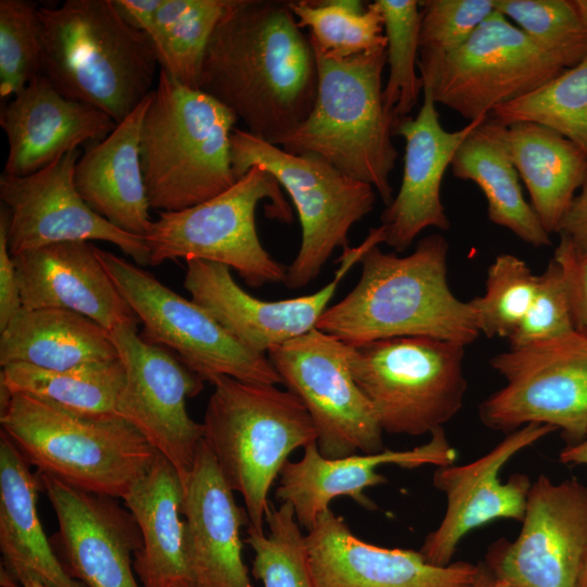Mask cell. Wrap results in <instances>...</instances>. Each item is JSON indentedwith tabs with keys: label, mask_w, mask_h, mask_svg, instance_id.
<instances>
[{
	"label": "cell",
	"mask_w": 587,
	"mask_h": 587,
	"mask_svg": "<svg viewBox=\"0 0 587 587\" xmlns=\"http://www.w3.org/2000/svg\"><path fill=\"white\" fill-rule=\"evenodd\" d=\"M212 385L203 441L230 489L241 495L248 525L262 530L274 480L296 449L316 441L315 426L288 389L228 376Z\"/></svg>",
	"instance_id": "7"
},
{
	"label": "cell",
	"mask_w": 587,
	"mask_h": 587,
	"mask_svg": "<svg viewBox=\"0 0 587 587\" xmlns=\"http://www.w3.org/2000/svg\"><path fill=\"white\" fill-rule=\"evenodd\" d=\"M575 329L564 275L555 260L538 275L532 305L508 339L510 349L563 336Z\"/></svg>",
	"instance_id": "43"
},
{
	"label": "cell",
	"mask_w": 587,
	"mask_h": 587,
	"mask_svg": "<svg viewBox=\"0 0 587 587\" xmlns=\"http://www.w3.org/2000/svg\"><path fill=\"white\" fill-rule=\"evenodd\" d=\"M384 17L388 80L384 103L395 124L416 105L423 84L416 73L421 24L420 1L375 0ZM395 126V125H394Z\"/></svg>",
	"instance_id": "38"
},
{
	"label": "cell",
	"mask_w": 587,
	"mask_h": 587,
	"mask_svg": "<svg viewBox=\"0 0 587 587\" xmlns=\"http://www.w3.org/2000/svg\"><path fill=\"white\" fill-rule=\"evenodd\" d=\"M110 332L77 312L22 308L0 335V365L63 371L118 360Z\"/></svg>",
	"instance_id": "30"
},
{
	"label": "cell",
	"mask_w": 587,
	"mask_h": 587,
	"mask_svg": "<svg viewBox=\"0 0 587 587\" xmlns=\"http://www.w3.org/2000/svg\"><path fill=\"white\" fill-rule=\"evenodd\" d=\"M199 89L273 145L311 113L317 64L288 1L235 0L213 32Z\"/></svg>",
	"instance_id": "1"
},
{
	"label": "cell",
	"mask_w": 587,
	"mask_h": 587,
	"mask_svg": "<svg viewBox=\"0 0 587 587\" xmlns=\"http://www.w3.org/2000/svg\"><path fill=\"white\" fill-rule=\"evenodd\" d=\"M417 66L437 62L462 46L495 11V0H423Z\"/></svg>",
	"instance_id": "42"
},
{
	"label": "cell",
	"mask_w": 587,
	"mask_h": 587,
	"mask_svg": "<svg viewBox=\"0 0 587 587\" xmlns=\"http://www.w3.org/2000/svg\"><path fill=\"white\" fill-rule=\"evenodd\" d=\"M266 533L247 525L243 542L253 551L252 575L263 587H316L305 535L288 502L265 512Z\"/></svg>",
	"instance_id": "37"
},
{
	"label": "cell",
	"mask_w": 587,
	"mask_h": 587,
	"mask_svg": "<svg viewBox=\"0 0 587 587\" xmlns=\"http://www.w3.org/2000/svg\"><path fill=\"white\" fill-rule=\"evenodd\" d=\"M236 180L253 166L266 170L290 196L301 226V243L286 268L284 284L299 289L312 283L337 247L348 246L350 228L373 209L375 189L314 154H294L246 129L230 136Z\"/></svg>",
	"instance_id": "9"
},
{
	"label": "cell",
	"mask_w": 587,
	"mask_h": 587,
	"mask_svg": "<svg viewBox=\"0 0 587 587\" xmlns=\"http://www.w3.org/2000/svg\"><path fill=\"white\" fill-rule=\"evenodd\" d=\"M562 268L575 329L587 333V254L577 251L564 237H560L553 254Z\"/></svg>",
	"instance_id": "44"
},
{
	"label": "cell",
	"mask_w": 587,
	"mask_h": 587,
	"mask_svg": "<svg viewBox=\"0 0 587 587\" xmlns=\"http://www.w3.org/2000/svg\"><path fill=\"white\" fill-rule=\"evenodd\" d=\"M473 587H514L496 577L484 562L478 563V573Z\"/></svg>",
	"instance_id": "49"
},
{
	"label": "cell",
	"mask_w": 587,
	"mask_h": 587,
	"mask_svg": "<svg viewBox=\"0 0 587 587\" xmlns=\"http://www.w3.org/2000/svg\"><path fill=\"white\" fill-rule=\"evenodd\" d=\"M236 115L200 89L160 70L139 142L150 209L174 212L202 203L237 180L230 161Z\"/></svg>",
	"instance_id": "5"
},
{
	"label": "cell",
	"mask_w": 587,
	"mask_h": 587,
	"mask_svg": "<svg viewBox=\"0 0 587 587\" xmlns=\"http://www.w3.org/2000/svg\"><path fill=\"white\" fill-rule=\"evenodd\" d=\"M559 224L557 234L587 254V178Z\"/></svg>",
	"instance_id": "46"
},
{
	"label": "cell",
	"mask_w": 587,
	"mask_h": 587,
	"mask_svg": "<svg viewBox=\"0 0 587 587\" xmlns=\"http://www.w3.org/2000/svg\"><path fill=\"white\" fill-rule=\"evenodd\" d=\"M555 430L551 425L530 423L508 433L470 463L436 466L433 483L445 494L447 507L439 525L419 550L423 558L434 565H448L472 530L500 519L522 522L533 483L521 473L502 482L500 471L520 451Z\"/></svg>",
	"instance_id": "19"
},
{
	"label": "cell",
	"mask_w": 587,
	"mask_h": 587,
	"mask_svg": "<svg viewBox=\"0 0 587 587\" xmlns=\"http://www.w3.org/2000/svg\"><path fill=\"white\" fill-rule=\"evenodd\" d=\"M312 47L317 64L313 109L275 146L324 159L371 185L388 205L394 199L390 174L398 152L391 139L395 120L383 98L386 47L347 58Z\"/></svg>",
	"instance_id": "4"
},
{
	"label": "cell",
	"mask_w": 587,
	"mask_h": 587,
	"mask_svg": "<svg viewBox=\"0 0 587 587\" xmlns=\"http://www.w3.org/2000/svg\"><path fill=\"white\" fill-rule=\"evenodd\" d=\"M348 350V344L314 328L266 354L309 412L319 451L328 459L385 450L374 408L349 370Z\"/></svg>",
	"instance_id": "14"
},
{
	"label": "cell",
	"mask_w": 587,
	"mask_h": 587,
	"mask_svg": "<svg viewBox=\"0 0 587 587\" xmlns=\"http://www.w3.org/2000/svg\"><path fill=\"white\" fill-rule=\"evenodd\" d=\"M489 363L505 385L479 404L486 427L511 433L530 423L547 424L569 444L587 436L586 332L510 349Z\"/></svg>",
	"instance_id": "12"
},
{
	"label": "cell",
	"mask_w": 587,
	"mask_h": 587,
	"mask_svg": "<svg viewBox=\"0 0 587 587\" xmlns=\"http://www.w3.org/2000/svg\"><path fill=\"white\" fill-rule=\"evenodd\" d=\"M116 124L105 112L61 95L40 73L1 107L9 143L3 173L38 172L83 143L102 140Z\"/></svg>",
	"instance_id": "25"
},
{
	"label": "cell",
	"mask_w": 587,
	"mask_h": 587,
	"mask_svg": "<svg viewBox=\"0 0 587 587\" xmlns=\"http://www.w3.org/2000/svg\"><path fill=\"white\" fill-rule=\"evenodd\" d=\"M125 367V383L116 412L176 469L185 482L203 439L202 424L195 422L186 400L203 389L204 382L176 355L146 341L137 323L110 330Z\"/></svg>",
	"instance_id": "15"
},
{
	"label": "cell",
	"mask_w": 587,
	"mask_h": 587,
	"mask_svg": "<svg viewBox=\"0 0 587 587\" xmlns=\"http://www.w3.org/2000/svg\"><path fill=\"white\" fill-rule=\"evenodd\" d=\"M489 115L464 127L446 130L429 89L423 88V103L416 116L399 120L394 135L405 141L400 189L380 215L385 243L397 252L405 251L426 228H450L441 201V183L464 139Z\"/></svg>",
	"instance_id": "22"
},
{
	"label": "cell",
	"mask_w": 587,
	"mask_h": 587,
	"mask_svg": "<svg viewBox=\"0 0 587 587\" xmlns=\"http://www.w3.org/2000/svg\"><path fill=\"white\" fill-rule=\"evenodd\" d=\"M559 461L563 464L587 466V436L564 447L559 453Z\"/></svg>",
	"instance_id": "48"
},
{
	"label": "cell",
	"mask_w": 587,
	"mask_h": 587,
	"mask_svg": "<svg viewBox=\"0 0 587 587\" xmlns=\"http://www.w3.org/2000/svg\"><path fill=\"white\" fill-rule=\"evenodd\" d=\"M305 541L316 587H473L478 573V563L434 565L420 551L369 544L329 508Z\"/></svg>",
	"instance_id": "21"
},
{
	"label": "cell",
	"mask_w": 587,
	"mask_h": 587,
	"mask_svg": "<svg viewBox=\"0 0 587 587\" xmlns=\"http://www.w3.org/2000/svg\"><path fill=\"white\" fill-rule=\"evenodd\" d=\"M36 2L0 1V97L5 100L42 73V43Z\"/></svg>",
	"instance_id": "41"
},
{
	"label": "cell",
	"mask_w": 587,
	"mask_h": 587,
	"mask_svg": "<svg viewBox=\"0 0 587 587\" xmlns=\"http://www.w3.org/2000/svg\"><path fill=\"white\" fill-rule=\"evenodd\" d=\"M9 211L0 213V332L23 308L15 265L8 246Z\"/></svg>",
	"instance_id": "45"
},
{
	"label": "cell",
	"mask_w": 587,
	"mask_h": 587,
	"mask_svg": "<svg viewBox=\"0 0 587 587\" xmlns=\"http://www.w3.org/2000/svg\"><path fill=\"white\" fill-rule=\"evenodd\" d=\"M288 5L299 27L310 28L311 43L333 55L347 58L387 46L376 1L294 0Z\"/></svg>",
	"instance_id": "36"
},
{
	"label": "cell",
	"mask_w": 587,
	"mask_h": 587,
	"mask_svg": "<svg viewBox=\"0 0 587 587\" xmlns=\"http://www.w3.org/2000/svg\"><path fill=\"white\" fill-rule=\"evenodd\" d=\"M457 451L450 445L442 427L430 433L429 440L409 450H383L377 453L352 454L338 459L325 458L312 441L303 448L299 461L288 460L279 474L276 497L292 505L300 526L310 530L319 515L329 508L332 500L349 497L367 510L376 504L365 490L387 483L376 472L380 465L394 464L402 469H415L430 464H453Z\"/></svg>",
	"instance_id": "23"
},
{
	"label": "cell",
	"mask_w": 587,
	"mask_h": 587,
	"mask_svg": "<svg viewBox=\"0 0 587 587\" xmlns=\"http://www.w3.org/2000/svg\"><path fill=\"white\" fill-rule=\"evenodd\" d=\"M572 1L584 27L587 29V0H572Z\"/></svg>",
	"instance_id": "50"
},
{
	"label": "cell",
	"mask_w": 587,
	"mask_h": 587,
	"mask_svg": "<svg viewBox=\"0 0 587 587\" xmlns=\"http://www.w3.org/2000/svg\"><path fill=\"white\" fill-rule=\"evenodd\" d=\"M235 0H162L148 33L161 70L191 89H199L210 38Z\"/></svg>",
	"instance_id": "34"
},
{
	"label": "cell",
	"mask_w": 587,
	"mask_h": 587,
	"mask_svg": "<svg viewBox=\"0 0 587 587\" xmlns=\"http://www.w3.org/2000/svg\"><path fill=\"white\" fill-rule=\"evenodd\" d=\"M42 73L64 97L123 121L153 89L159 65L147 34L113 0L39 7Z\"/></svg>",
	"instance_id": "3"
},
{
	"label": "cell",
	"mask_w": 587,
	"mask_h": 587,
	"mask_svg": "<svg viewBox=\"0 0 587 587\" xmlns=\"http://www.w3.org/2000/svg\"><path fill=\"white\" fill-rule=\"evenodd\" d=\"M277 180L253 166L230 188L197 205L160 212L145 236L149 265L183 258L234 268L250 287L284 283L286 267L263 247L255 210L263 199L273 201L274 217L290 221Z\"/></svg>",
	"instance_id": "10"
},
{
	"label": "cell",
	"mask_w": 587,
	"mask_h": 587,
	"mask_svg": "<svg viewBox=\"0 0 587 587\" xmlns=\"http://www.w3.org/2000/svg\"><path fill=\"white\" fill-rule=\"evenodd\" d=\"M576 587H587V559L585 560L580 570Z\"/></svg>",
	"instance_id": "51"
},
{
	"label": "cell",
	"mask_w": 587,
	"mask_h": 587,
	"mask_svg": "<svg viewBox=\"0 0 587 587\" xmlns=\"http://www.w3.org/2000/svg\"><path fill=\"white\" fill-rule=\"evenodd\" d=\"M118 292L143 325L146 341L164 346L203 382L222 376L277 385L282 378L267 355L252 352L204 309L159 282L142 266L96 247Z\"/></svg>",
	"instance_id": "11"
},
{
	"label": "cell",
	"mask_w": 587,
	"mask_h": 587,
	"mask_svg": "<svg viewBox=\"0 0 587 587\" xmlns=\"http://www.w3.org/2000/svg\"><path fill=\"white\" fill-rule=\"evenodd\" d=\"M495 10L567 68L587 54V29L572 0H495Z\"/></svg>",
	"instance_id": "40"
},
{
	"label": "cell",
	"mask_w": 587,
	"mask_h": 587,
	"mask_svg": "<svg viewBox=\"0 0 587 587\" xmlns=\"http://www.w3.org/2000/svg\"><path fill=\"white\" fill-rule=\"evenodd\" d=\"M141 533L133 566L142 587H193L185 554L183 484L160 453L123 499Z\"/></svg>",
	"instance_id": "29"
},
{
	"label": "cell",
	"mask_w": 587,
	"mask_h": 587,
	"mask_svg": "<svg viewBox=\"0 0 587 587\" xmlns=\"http://www.w3.org/2000/svg\"><path fill=\"white\" fill-rule=\"evenodd\" d=\"M12 258L24 308L77 312L109 332L138 323L90 242H58Z\"/></svg>",
	"instance_id": "26"
},
{
	"label": "cell",
	"mask_w": 587,
	"mask_h": 587,
	"mask_svg": "<svg viewBox=\"0 0 587 587\" xmlns=\"http://www.w3.org/2000/svg\"><path fill=\"white\" fill-rule=\"evenodd\" d=\"M0 423L37 472L115 499L125 498L159 454L122 417H88L26 394H12Z\"/></svg>",
	"instance_id": "6"
},
{
	"label": "cell",
	"mask_w": 587,
	"mask_h": 587,
	"mask_svg": "<svg viewBox=\"0 0 587 587\" xmlns=\"http://www.w3.org/2000/svg\"><path fill=\"white\" fill-rule=\"evenodd\" d=\"M490 116L503 125L530 122L549 127L587 157V54L537 89L496 107Z\"/></svg>",
	"instance_id": "35"
},
{
	"label": "cell",
	"mask_w": 587,
	"mask_h": 587,
	"mask_svg": "<svg viewBox=\"0 0 587 587\" xmlns=\"http://www.w3.org/2000/svg\"><path fill=\"white\" fill-rule=\"evenodd\" d=\"M124 383L121 359L63 371L11 363L0 373V385L11 395H30L88 417H120L116 405Z\"/></svg>",
	"instance_id": "33"
},
{
	"label": "cell",
	"mask_w": 587,
	"mask_h": 587,
	"mask_svg": "<svg viewBox=\"0 0 587 587\" xmlns=\"http://www.w3.org/2000/svg\"><path fill=\"white\" fill-rule=\"evenodd\" d=\"M21 587H48V586L43 585L42 583L36 579L27 578L22 582Z\"/></svg>",
	"instance_id": "52"
},
{
	"label": "cell",
	"mask_w": 587,
	"mask_h": 587,
	"mask_svg": "<svg viewBox=\"0 0 587 587\" xmlns=\"http://www.w3.org/2000/svg\"><path fill=\"white\" fill-rule=\"evenodd\" d=\"M80 155L74 149L33 174L0 176V198L9 211L11 255L58 242L100 240L118 247L137 265H149L145 238L115 227L80 197L74 184Z\"/></svg>",
	"instance_id": "18"
},
{
	"label": "cell",
	"mask_w": 587,
	"mask_h": 587,
	"mask_svg": "<svg viewBox=\"0 0 587 587\" xmlns=\"http://www.w3.org/2000/svg\"><path fill=\"white\" fill-rule=\"evenodd\" d=\"M348 346L351 375L384 433L430 434L461 410L467 389L463 345L397 337Z\"/></svg>",
	"instance_id": "8"
},
{
	"label": "cell",
	"mask_w": 587,
	"mask_h": 587,
	"mask_svg": "<svg viewBox=\"0 0 587 587\" xmlns=\"http://www.w3.org/2000/svg\"><path fill=\"white\" fill-rule=\"evenodd\" d=\"M38 473L11 439L0 437V551L4 573L17 585L27 578L48 587H84L72 578L46 536L37 512ZM3 572V571H2Z\"/></svg>",
	"instance_id": "28"
},
{
	"label": "cell",
	"mask_w": 587,
	"mask_h": 587,
	"mask_svg": "<svg viewBox=\"0 0 587 587\" xmlns=\"http://www.w3.org/2000/svg\"><path fill=\"white\" fill-rule=\"evenodd\" d=\"M513 541L489 547L484 564L514 587H576L587 559V486L540 475L528 494Z\"/></svg>",
	"instance_id": "16"
},
{
	"label": "cell",
	"mask_w": 587,
	"mask_h": 587,
	"mask_svg": "<svg viewBox=\"0 0 587 587\" xmlns=\"http://www.w3.org/2000/svg\"><path fill=\"white\" fill-rule=\"evenodd\" d=\"M450 167L454 177L480 188L494 224L533 247L551 243L550 234L523 196L508 147L507 125L489 114L461 143Z\"/></svg>",
	"instance_id": "31"
},
{
	"label": "cell",
	"mask_w": 587,
	"mask_h": 587,
	"mask_svg": "<svg viewBox=\"0 0 587 587\" xmlns=\"http://www.w3.org/2000/svg\"><path fill=\"white\" fill-rule=\"evenodd\" d=\"M117 11L136 29L148 35L162 0H113Z\"/></svg>",
	"instance_id": "47"
},
{
	"label": "cell",
	"mask_w": 587,
	"mask_h": 587,
	"mask_svg": "<svg viewBox=\"0 0 587 587\" xmlns=\"http://www.w3.org/2000/svg\"><path fill=\"white\" fill-rule=\"evenodd\" d=\"M37 473L58 520L50 541L67 574L84 587H142L133 566L141 533L126 507Z\"/></svg>",
	"instance_id": "20"
},
{
	"label": "cell",
	"mask_w": 587,
	"mask_h": 587,
	"mask_svg": "<svg viewBox=\"0 0 587 587\" xmlns=\"http://www.w3.org/2000/svg\"><path fill=\"white\" fill-rule=\"evenodd\" d=\"M417 68L423 88L430 90L436 104L471 122L537 89L567 67L495 10L462 46Z\"/></svg>",
	"instance_id": "13"
},
{
	"label": "cell",
	"mask_w": 587,
	"mask_h": 587,
	"mask_svg": "<svg viewBox=\"0 0 587 587\" xmlns=\"http://www.w3.org/2000/svg\"><path fill=\"white\" fill-rule=\"evenodd\" d=\"M537 278L519 257L498 255L488 267L484 295L470 300L480 334L509 339L532 305Z\"/></svg>",
	"instance_id": "39"
},
{
	"label": "cell",
	"mask_w": 587,
	"mask_h": 587,
	"mask_svg": "<svg viewBox=\"0 0 587 587\" xmlns=\"http://www.w3.org/2000/svg\"><path fill=\"white\" fill-rule=\"evenodd\" d=\"M152 92L105 138L90 145L74 170L75 187L88 207L115 227L142 238L153 222L139 157Z\"/></svg>",
	"instance_id": "27"
},
{
	"label": "cell",
	"mask_w": 587,
	"mask_h": 587,
	"mask_svg": "<svg viewBox=\"0 0 587 587\" xmlns=\"http://www.w3.org/2000/svg\"><path fill=\"white\" fill-rule=\"evenodd\" d=\"M448 249L440 233L422 238L404 257L370 248L357 285L326 309L316 328L348 345L397 337L471 345L480 330L471 302L449 288Z\"/></svg>",
	"instance_id": "2"
},
{
	"label": "cell",
	"mask_w": 587,
	"mask_h": 587,
	"mask_svg": "<svg viewBox=\"0 0 587 587\" xmlns=\"http://www.w3.org/2000/svg\"><path fill=\"white\" fill-rule=\"evenodd\" d=\"M185 554L193 587H252L242 559L241 526L249 523L213 453L201 441L183 483Z\"/></svg>",
	"instance_id": "24"
},
{
	"label": "cell",
	"mask_w": 587,
	"mask_h": 587,
	"mask_svg": "<svg viewBox=\"0 0 587 587\" xmlns=\"http://www.w3.org/2000/svg\"><path fill=\"white\" fill-rule=\"evenodd\" d=\"M385 242L383 226L371 228L359 246L345 247L330 282L317 291L283 300H262L245 291L230 268L215 262L186 260L184 287L242 346L266 355L273 348L316 328L340 282L372 247Z\"/></svg>",
	"instance_id": "17"
},
{
	"label": "cell",
	"mask_w": 587,
	"mask_h": 587,
	"mask_svg": "<svg viewBox=\"0 0 587 587\" xmlns=\"http://www.w3.org/2000/svg\"><path fill=\"white\" fill-rule=\"evenodd\" d=\"M513 164L547 233H557L587 178V157L553 129L530 122L507 125Z\"/></svg>",
	"instance_id": "32"
}]
</instances>
